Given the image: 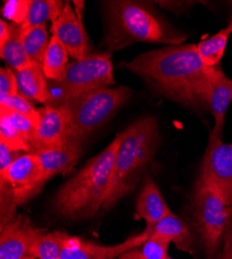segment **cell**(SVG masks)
<instances>
[{
  "instance_id": "6da1fadb",
  "label": "cell",
  "mask_w": 232,
  "mask_h": 259,
  "mask_svg": "<svg viewBox=\"0 0 232 259\" xmlns=\"http://www.w3.org/2000/svg\"><path fill=\"white\" fill-rule=\"evenodd\" d=\"M159 94L191 107L206 106L214 67L200 56L197 44H180L145 52L122 63Z\"/></svg>"
},
{
  "instance_id": "7a4b0ae2",
  "label": "cell",
  "mask_w": 232,
  "mask_h": 259,
  "mask_svg": "<svg viewBox=\"0 0 232 259\" xmlns=\"http://www.w3.org/2000/svg\"><path fill=\"white\" fill-rule=\"evenodd\" d=\"M121 141L122 133L59 188L53 200L56 213L76 221L90 219L102 209Z\"/></svg>"
},
{
  "instance_id": "3957f363",
  "label": "cell",
  "mask_w": 232,
  "mask_h": 259,
  "mask_svg": "<svg viewBox=\"0 0 232 259\" xmlns=\"http://www.w3.org/2000/svg\"><path fill=\"white\" fill-rule=\"evenodd\" d=\"M108 29L104 46L109 52L134 45L138 41L180 45L186 35L163 21L148 5L129 0L105 3Z\"/></svg>"
},
{
  "instance_id": "277c9868",
  "label": "cell",
  "mask_w": 232,
  "mask_h": 259,
  "mask_svg": "<svg viewBox=\"0 0 232 259\" xmlns=\"http://www.w3.org/2000/svg\"><path fill=\"white\" fill-rule=\"evenodd\" d=\"M159 139L157 119L153 116L143 117L124 130L102 210L114 207L135 189L145 169L153 161Z\"/></svg>"
},
{
  "instance_id": "5b68a950",
  "label": "cell",
  "mask_w": 232,
  "mask_h": 259,
  "mask_svg": "<svg viewBox=\"0 0 232 259\" xmlns=\"http://www.w3.org/2000/svg\"><path fill=\"white\" fill-rule=\"evenodd\" d=\"M130 96L131 91L128 88L118 86L99 89L70 101L64 106L68 116L67 141L82 143Z\"/></svg>"
},
{
  "instance_id": "8992f818",
  "label": "cell",
  "mask_w": 232,
  "mask_h": 259,
  "mask_svg": "<svg viewBox=\"0 0 232 259\" xmlns=\"http://www.w3.org/2000/svg\"><path fill=\"white\" fill-rule=\"evenodd\" d=\"M194 223L205 250L214 255L232 215V198L215 184L198 179L192 199Z\"/></svg>"
},
{
  "instance_id": "52a82bcc",
  "label": "cell",
  "mask_w": 232,
  "mask_h": 259,
  "mask_svg": "<svg viewBox=\"0 0 232 259\" xmlns=\"http://www.w3.org/2000/svg\"><path fill=\"white\" fill-rule=\"evenodd\" d=\"M61 82L72 100L115 84L111 52L93 53L81 60L70 62Z\"/></svg>"
},
{
  "instance_id": "ba28073f",
  "label": "cell",
  "mask_w": 232,
  "mask_h": 259,
  "mask_svg": "<svg viewBox=\"0 0 232 259\" xmlns=\"http://www.w3.org/2000/svg\"><path fill=\"white\" fill-rule=\"evenodd\" d=\"M0 183L11 188L17 205L27 202L45 185L38 155L36 153L21 155L6 171L0 172Z\"/></svg>"
},
{
  "instance_id": "9c48e42d",
  "label": "cell",
  "mask_w": 232,
  "mask_h": 259,
  "mask_svg": "<svg viewBox=\"0 0 232 259\" xmlns=\"http://www.w3.org/2000/svg\"><path fill=\"white\" fill-rule=\"evenodd\" d=\"M66 2L60 16L51 25V33L65 46L74 60H81L90 56L88 35L82 22L83 2Z\"/></svg>"
},
{
  "instance_id": "30bf717a",
  "label": "cell",
  "mask_w": 232,
  "mask_h": 259,
  "mask_svg": "<svg viewBox=\"0 0 232 259\" xmlns=\"http://www.w3.org/2000/svg\"><path fill=\"white\" fill-rule=\"evenodd\" d=\"M0 229V259H36V247L44 229L36 227L22 214Z\"/></svg>"
},
{
  "instance_id": "8fae6325",
  "label": "cell",
  "mask_w": 232,
  "mask_h": 259,
  "mask_svg": "<svg viewBox=\"0 0 232 259\" xmlns=\"http://www.w3.org/2000/svg\"><path fill=\"white\" fill-rule=\"evenodd\" d=\"M152 228L146 227L140 234L134 235L123 243L104 246L70 235L62 248L60 259H118L124 253L141 247L151 235Z\"/></svg>"
},
{
  "instance_id": "7c38bea8",
  "label": "cell",
  "mask_w": 232,
  "mask_h": 259,
  "mask_svg": "<svg viewBox=\"0 0 232 259\" xmlns=\"http://www.w3.org/2000/svg\"><path fill=\"white\" fill-rule=\"evenodd\" d=\"M199 178L220 187L232 198V142L209 134Z\"/></svg>"
},
{
  "instance_id": "4fadbf2b",
  "label": "cell",
  "mask_w": 232,
  "mask_h": 259,
  "mask_svg": "<svg viewBox=\"0 0 232 259\" xmlns=\"http://www.w3.org/2000/svg\"><path fill=\"white\" fill-rule=\"evenodd\" d=\"M38 110L40 121L37 127L34 153L68 142L66 138L68 116L65 107L44 106Z\"/></svg>"
},
{
  "instance_id": "5bb4252c",
  "label": "cell",
  "mask_w": 232,
  "mask_h": 259,
  "mask_svg": "<svg viewBox=\"0 0 232 259\" xmlns=\"http://www.w3.org/2000/svg\"><path fill=\"white\" fill-rule=\"evenodd\" d=\"M232 102V80L229 79L220 67H214L209 89L206 96V106L215 119L213 133L222 138L225 124V116Z\"/></svg>"
},
{
  "instance_id": "9a60e30c",
  "label": "cell",
  "mask_w": 232,
  "mask_h": 259,
  "mask_svg": "<svg viewBox=\"0 0 232 259\" xmlns=\"http://www.w3.org/2000/svg\"><path fill=\"white\" fill-rule=\"evenodd\" d=\"M43 169V181L46 184L57 175L67 176L73 170L82 154V143L68 141L60 146L36 153Z\"/></svg>"
},
{
  "instance_id": "2e32d148",
  "label": "cell",
  "mask_w": 232,
  "mask_h": 259,
  "mask_svg": "<svg viewBox=\"0 0 232 259\" xmlns=\"http://www.w3.org/2000/svg\"><path fill=\"white\" fill-rule=\"evenodd\" d=\"M161 192L150 176L146 177L136 204V220H144L146 227L152 228L165 215L171 213Z\"/></svg>"
},
{
  "instance_id": "e0dca14e",
  "label": "cell",
  "mask_w": 232,
  "mask_h": 259,
  "mask_svg": "<svg viewBox=\"0 0 232 259\" xmlns=\"http://www.w3.org/2000/svg\"><path fill=\"white\" fill-rule=\"evenodd\" d=\"M152 235L173 243L177 249L193 254V236L188 227L178 215L171 212L152 227Z\"/></svg>"
},
{
  "instance_id": "ac0fdd59",
  "label": "cell",
  "mask_w": 232,
  "mask_h": 259,
  "mask_svg": "<svg viewBox=\"0 0 232 259\" xmlns=\"http://www.w3.org/2000/svg\"><path fill=\"white\" fill-rule=\"evenodd\" d=\"M18 84V94L29 101L46 105L47 101V78L43 67L32 63L28 68L15 72Z\"/></svg>"
},
{
  "instance_id": "d6986e66",
  "label": "cell",
  "mask_w": 232,
  "mask_h": 259,
  "mask_svg": "<svg viewBox=\"0 0 232 259\" xmlns=\"http://www.w3.org/2000/svg\"><path fill=\"white\" fill-rule=\"evenodd\" d=\"M0 56L15 72L22 71L34 63L23 46L20 25L11 24V36L6 45L0 48Z\"/></svg>"
},
{
  "instance_id": "ffe728a7",
  "label": "cell",
  "mask_w": 232,
  "mask_h": 259,
  "mask_svg": "<svg viewBox=\"0 0 232 259\" xmlns=\"http://www.w3.org/2000/svg\"><path fill=\"white\" fill-rule=\"evenodd\" d=\"M65 4L60 0H32L26 20L20 25L21 31L44 25L48 21L53 23L60 16Z\"/></svg>"
},
{
  "instance_id": "44dd1931",
  "label": "cell",
  "mask_w": 232,
  "mask_h": 259,
  "mask_svg": "<svg viewBox=\"0 0 232 259\" xmlns=\"http://www.w3.org/2000/svg\"><path fill=\"white\" fill-rule=\"evenodd\" d=\"M232 33V15L228 24L219 32L197 44V49L208 67H218L224 56L227 42Z\"/></svg>"
},
{
  "instance_id": "7402d4cb",
  "label": "cell",
  "mask_w": 232,
  "mask_h": 259,
  "mask_svg": "<svg viewBox=\"0 0 232 259\" xmlns=\"http://www.w3.org/2000/svg\"><path fill=\"white\" fill-rule=\"evenodd\" d=\"M69 53L54 35L51 36L43 62V71L47 79L61 81L68 67Z\"/></svg>"
},
{
  "instance_id": "603a6c76",
  "label": "cell",
  "mask_w": 232,
  "mask_h": 259,
  "mask_svg": "<svg viewBox=\"0 0 232 259\" xmlns=\"http://www.w3.org/2000/svg\"><path fill=\"white\" fill-rule=\"evenodd\" d=\"M23 46L34 63L43 66L44 58L49 46L51 36L47 30L46 24L21 31Z\"/></svg>"
},
{
  "instance_id": "cb8c5ba5",
  "label": "cell",
  "mask_w": 232,
  "mask_h": 259,
  "mask_svg": "<svg viewBox=\"0 0 232 259\" xmlns=\"http://www.w3.org/2000/svg\"><path fill=\"white\" fill-rule=\"evenodd\" d=\"M69 234L62 231L44 233L37 244L36 259H60L61 251Z\"/></svg>"
},
{
  "instance_id": "d4e9b609",
  "label": "cell",
  "mask_w": 232,
  "mask_h": 259,
  "mask_svg": "<svg viewBox=\"0 0 232 259\" xmlns=\"http://www.w3.org/2000/svg\"><path fill=\"white\" fill-rule=\"evenodd\" d=\"M0 143L16 152L31 153L29 144L4 115H0Z\"/></svg>"
},
{
  "instance_id": "484cf974",
  "label": "cell",
  "mask_w": 232,
  "mask_h": 259,
  "mask_svg": "<svg viewBox=\"0 0 232 259\" xmlns=\"http://www.w3.org/2000/svg\"><path fill=\"white\" fill-rule=\"evenodd\" d=\"M0 115H4L8 118L11 124L29 144L31 148V153H34V144H35L36 133H37L36 124L28 117L18 114L11 110H8L6 108L0 107Z\"/></svg>"
},
{
  "instance_id": "4316f807",
  "label": "cell",
  "mask_w": 232,
  "mask_h": 259,
  "mask_svg": "<svg viewBox=\"0 0 232 259\" xmlns=\"http://www.w3.org/2000/svg\"><path fill=\"white\" fill-rule=\"evenodd\" d=\"M0 107L28 117L38 127L40 121L39 110L36 109L29 100L19 94L0 100Z\"/></svg>"
},
{
  "instance_id": "83f0119b",
  "label": "cell",
  "mask_w": 232,
  "mask_h": 259,
  "mask_svg": "<svg viewBox=\"0 0 232 259\" xmlns=\"http://www.w3.org/2000/svg\"><path fill=\"white\" fill-rule=\"evenodd\" d=\"M30 4L29 0H8L2 9V14L14 24L21 25L27 18Z\"/></svg>"
},
{
  "instance_id": "f1b7e54d",
  "label": "cell",
  "mask_w": 232,
  "mask_h": 259,
  "mask_svg": "<svg viewBox=\"0 0 232 259\" xmlns=\"http://www.w3.org/2000/svg\"><path fill=\"white\" fill-rule=\"evenodd\" d=\"M70 101H72V98L64 83L47 79V101L45 106L62 107Z\"/></svg>"
},
{
  "instance_id": "f546056e",
  "label": "cell",
  "mask_w": 232,
  "mask_h": 259,
  "mask_svg": "<svg viewBox=\"0 0 232 259\" xmlns=\"http://www.w3.org/2000/svg\"><path fill=\"white\" fill-rule=\"evenodd\" d=\"M0 194H2V215H0L2 218L0 228H2L16 217L15 212L18 205L15 201L13 191L7 184L0 183Z\"/></svg>"
},
{
  "instance_id": "4dcf8cb0",
  "label": "cell",
  "mask_w": 232,
  "mask_h": 259,
  "mask_svg": "<svg viewBox=\"0 0 232 259\" xmlns=\"http://www.w3.org/2000/svg\"><path fill=\"white\" fill-rule=\"evenodd\" d=\"M18 94V84L16 73L11 68L0 70V100Z\"/></svg>"
},
{
  "instance_id": "1f68e13d",
  "label": "cell",
  "mask_w": 232,
  "mask_h": 259,
  "mask_svg": "<svg viewBox=\"0 0 232 259\" xmlns=\"http://www.w3.org/2000/svg\"><path fill=\"white\" fill-rule=\"evenodd\" d=\"M21 155H23L22 152H16L0 143V172L6 171Z\"/></svg>"
},
{
  "instance_id": "d6a6232c",
  "label": "cell",
  "mask_w": 232,
  "mask_h": 259,
  "mask_svg": "<svg viewBox=\"0 0 232 259\" xmlns=\"http://www.w3.org/2000/svg\"><path fill=\"white\" fill-rule=\"evenodd\" d=\"M221 259H232V215L223 236V251Z\"/></svg>"
},
{
  "instance_id": "836d02e7",
  "label": "cell",
  "mask_w": 232,
  "mask_h": 259,
  "mask_svg": "<svg viewBox=\"0 0 232 259\" xmlns=\"http://www.w3.org/2000/svg\"><path fill=\"white\" fill-rule=\"evenodd\" d=\"M11 36V24L7 21H0V48H3Z\"/></svg>"
},
{
  "instance_id": "e575fe53",
  "label": "cell",
  "mask_w": 232,
  "mask_h": 259,
  "mask_svg": "<svg viewBox=\"0 0 232 259\" xmlns=\"http://www.w3.org/2000/svg\"><path fill=\"white\" fill-rule=\"evenodd\" d=\"M167 259H174V258H171V257H168Z\"/></svg>"
},
{
  "instance_id": "d590c367",
  "label": "cell",
  "mask_w": 232,
  "mask_h": 259,
  "mask_svg": "<svg viewBox=\"0 0 232 259\" xmlns=\"http://www.w3.org/2000/svg\"><path fill=\"white\" fill-rule=\"evenodd\" d=\"M30 259H31V258H30Z\"/></svg>"
}]
</instances>
